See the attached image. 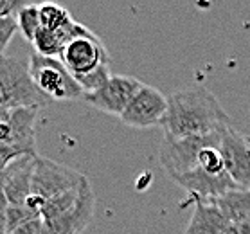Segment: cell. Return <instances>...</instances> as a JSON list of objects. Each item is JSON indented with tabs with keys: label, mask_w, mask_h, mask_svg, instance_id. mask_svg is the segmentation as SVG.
I'll return each instance as SVG.
<instances>
[{
	"label": "cell",
	"mask_w": 250,
	"mask_h": 234,
	"mask_svg": "<svg viewBox=\"0 0 250 234\" xmlns=\"http://www.w3.org/2000/svg\"><path fill=\"white\" fill-rule=\"evenodd\" d=\"M9 234H43V222H42V218H38V220L23 223V225L11 231Z\"/></svg>",
	"instance_id": "cell-21"
},
{
	"label": "cell",
	"mask_w": 250,
	"mask_h": 234,
	"mask_svg": "<svg viewBox=\"0 0 250 234\" xmlns=\"http://www.w3.org/2000/svg\"><path fill=\"white\" fill-rule=\"evenodd\" d=\"M27 63L33 83L49 101H74L85 96L60 58H45L34 52Z\"/></svg>",
	"instance_id": "cell-4"
},
{
	"label": "cell",
	"mask_w": 250,
	"mask_h": 234,
	"mask_svg": "<svg viewBox=\"0 0 250 234\" xmlns=\"http://www.w3.org/2000/svg\"><path fill=\"white\" fill-rule=\"evenodd\" d=\"M167 115V97L155 86L144 85L130 101L121 121L131 128H151L164 125Z\"/></svg>",
	"instance_id": "cell-8"
},
{
	"label": "cell",
	"mask_w": 250,
	"mask_h": 234,
	"mask_svg": "<svg viewBox=\"0 0 250 234\" xmlns=\"http://www.w3.org/2000/svg\"><path fill=\"white\" fill-rule=\"evenodd\" d=\"M40 20L42 27L51 29V31H65L76 22L65 7L52 4V2L40 4Z\"/></svg>",
	"instance_id": "cell-15"
},
{
	"label": "cell",
	"mask_w": 250,
	"mask_h": 234,
	"mask_svg": "<svg viewBox=\"0 0 250 234\" xmlns=\"http://www.w3.org/2000/svg\"><path fill=\"white\" fill-rule=\"evenodd\" d=\"M229 220L216 200H194V211L184 234H227Z\"/></svg>",
	"instance_id": "cell-12"
},
{
	"label": "cell",
	"mask_w": 250,
	"mask_h": 234,
	"mask_svg": "<svg viewBox=\"0 0 250 234\" xmlns=\"http://www.w3.org/2000/svg\"><path fill=\"white\" fill-rule=\"evenodd\" d=\"M225 131V130H223ZM222 131V133H223ZM222 133L193 137H164L159 149V162L173 180L198 168V155L207 146H218Z\"/></svg>",
	"instance_id": "cell-5"
},
{
	"label": "cell",
	"mask_w": 250,
	"mask_h": 234,
	"mask_svg": "<svg viewBox=\"0 0 250 234\" xmlns=\"http://www.w3.org/2000/svg\"><path fill=\"white\" fill-rule=\"evenodd\" d=\"M22 6H23V2H18V0H0V18L9 17V15H15V17H17L18 9Z\"/></svg>",
	"instance_id": "cell-23"
},
{
	"label": "cell",
	"mask_w": 250,
	"mask_h": 234,
	"mask_svg": "<svg viewBox=\"0 0 250 234\" xmlns=\"http://www.w3.org/2000/svg\"><path fill=\"white\" fill-rule=\"evenodd\" d=\"M7 209H9V200H7L2 184H0V234H7L6 231V220H7Z\"/></svg>",
	"instance_id": "cell-22"
},
{
	"label": "cell",
	"mask_w": 250,
	"mask_h": 234,
	"mask_svg": "<svg viewBox=\"0 0 250 234\" xmlns=\"http://www.w3.org/2000/svg\"><path fill=\"white\" fill-rule=\"evenodd\" d=\"M38 155H22L7 166L0 175V184L11 206L25 204L31 196V184Z\"/></svg>",
	"instance_id": "cell-11"
},
{
	"label": "cell",
	"mask_w": 250,
	"mask_h": 234,
	"mask_svg": "<svg viewBox=\"0 0 250 234\" xmlns=\"http://www.w3.org/2000/svg\"><path fill=\"white\" fill-rule=\"evenodd\" d=\"M247 144H249V148H250V137H247Z\"/></svg>",
	"instance_id": "cell-24"
},
{
	"label": "cell",
	"mask_w": 250,
	"mask_h": 234,
	"mask_svg": "<svg viewBox=\"0 0 250 234\" xmlns=\"http://www.w3.org/2000/svg\"><path fill=\"white\" fill-rule=\"evenodd\" d=\"M80 191H81V184L76 189H70L67 193H62L54 196V198L47 200L45 207L42 211V220H51V218H56L63 213H67L68 209H72L76 206V202L80 198Z\"/></svg>",
	"instance_id": "cell-17"
},
{
	"label": "cell",
	"mask_w": 250,
	"mask_h": 234,
	"mask_svg": "<svg viewBox=\"0 0 250 234\" xmlns=\"http://www.w3.org/2000/svg\"><path fill=\"white\" fill-rule=\"evenodd\" d=\"M22 155H23L22 151H20V149H17L15 146H9V144L0 143V175L4 173V170L11 164L13 160L18 159V157H22Z\"/></svg>",
	"instance_id": "cell-20"
},
{
	"label": "cell",
	"mask_w": 250,
	"mask_h": 234,
	"mask_svg": "<svg viewBox=\"0 0 250 234\" xmlns=\"http://www.w3.org/2000/svg\"><path fill=\"white\" fill-rule=\"evenodd\" d=\"M17 23L18 31L23 35V38L33 43L34 36L42 27L40 6L38 4H23L17 13Z\"/></svg>",
	"instance_id": "cell-16"
},
{
	"label": "cell",
	"mask_w": 250,
	"mask_h": 234,
	"mask_svg": "<svg viewBox=\"0 0 250 234\" xmlns=\"http://www.w3.org/2000/svg\"><path fill=\"white\" fill-rule=\"evenodd\" d=\"M83 178H85L83 173L38 155L33 173L31 194H38L42 198L51 200L58 194L76 189L83 182Z\"/></svg>",
	"instance_id": "cell-6"
},
{
	"label": "cell",
	"mask_w": 250,
	"mask_h": 234,
	"mask_svg": "<svg viewBox=\"0 0 250 234\" xmlns=\"http://www.w3.org/2000/svg\"><path fill=\"white\" fill-rule=\"evenodd\" d=\"M220 151L225 160V170L241 191H250V148L247 137L229 126L222 133Z\"/></svg>",
	"instance_id": "cell-10"
},
{
	"label": "cell",
	"mask_w": 250,
	"mask_h": 234,
	"mask_svg": "<svg viewBox=\"0 0 250 234\" xmlns=\"http://www.w3.org/2000/svg\"><path fill=\"white\" fill-rule=\"evenodd\" d=\"M72 25L68 29H65V31H51V29L40 27V31L36 33V36H34L33 40V47L36 49V54L45 58H60L63 45L67 43L68 36H70Z\"/></svg>",
	"instance_id": "cell-14"
},
{
	"label": "cell",
	"mask_w": 250,
	"mask_h": 234,
	"mask_svg": "<svg viewBox=\"0 0 250 234\" xmlns=\"http://www.w3.org/2000/svg\"><path fill=\"white\" fill-rule=\"evenodd\" d=\"M142 86H144V83H141L133 76L112 74V78L99 90L86 94V96H83V99L90 106L101 110L104 114L121 117L126 106L130 105V101L137 96V92L141 90Z\"/></svg>",
	"instance_id": "cell-7"
},
{
	"label": "cell",
	"mask_w": 250,
	"mask_h": 234,
	"mask_svg": "<svg viewBox=\"0 0 250 234\" xmlns=\"http://www.w3.org/2000/svg\"><path fill=\"white\" fill-rule=\"evenodd\" d=\"M17 31H18V23L15 15L0 18V54H4L7 43L11 42V38L15 36Z\"/></svg>",
	"instance_id": "cell-19"
},
{
	"label": "cell",
	"mask_w": 250,
	"mask_h": 234,
	"mask_svg": "<svg viewBox=\"0 0 250 234\" xmlns=\"http://www.w3.org/2000/svg\"><path fill=\"white\" fill-rule=\"evenodd\" d=\"M49 103L33 83L29 63L18 58L0 54V106L13 108H43Z\"/></svg>",
	"instance_id": "cell-2"
},
{
	"label": "cell",
	"mask_w": 250,
	"mask_h": 234,
	"mask_svg": "<svg viewBox=\"0 0 250 234\" xmlns=\"http://www.w3.org/2000/svg\"><path fill=\"white\" fill-rule=\"evenodd\" d=\"M94 209H96V194L92 191L88 178L85 177L81 182L80 198L72 209L51 220H42L43 234H81L92 222Z\"/></svg>",
	"instance_id": "cell-9"
},
{
	"label": "cell",
	"mask_w": 250,
	"mask_h": 234,
	"mask_svg": "<svg viewBox=\"0 0 250 234\" xmlns=\"http://www.w3.org/2000/svg\"><path fill=\"white\" fill-rule=\"evenodd\" d=\"M60 60L74 78L92 74L110 65V54L101 38L92 29L78 22L70 29V36L63 45Z\"/></svg>",
	"instance_id": "cell-3"
},
{
	"label": "cell",
	"mask_w": 250,
	"mask_h": 234,
	"mask_svg": "<svg viewBox=\"0 0 250 234\" xmlns=\"http://www.w3.org/2000/svg\"><path fill=\"white\" fill-rule=\"evenodd\" d=\"M229 220L227 234H250V191H230L214 198Z\"/></svg>",
	"instance_id": "cell-13"
},
{
	"label": "cell",
	"mask_w": 250,
	"mask_h": 234,
	"mask_svg": "<svg viewBox=\"0 0 250 234\" xmlns=\"http://www.w3.org/2000/svg\"><path fill=\"white\" fill-rule=\"evenodd\" d=\"M162 126L166 137L178 139L222 133L230 126V119L209 88L188 86L167 97V115Z\"/></svg>",
	"instance_id": "cell-1"
},
{
	"label": "cell",
	"mask_w": 250,
	"mask_h": 234,
	"mask_svg": "<svg viewBox=\"0 0 250 234\" xmlns=\"http://www.w3.org/2000/svg\"><path fill=\"white\" fill-rule=\"evenodd\" d=\"M40 214H36L33 209H29L25 204H20V206H11L9 204V209H7V220H6V231L7 234L18 229L20 225L27 222H33V220H38Z\"/></svg>",
	"instance_id": "cell-18"
}]
</instances>
